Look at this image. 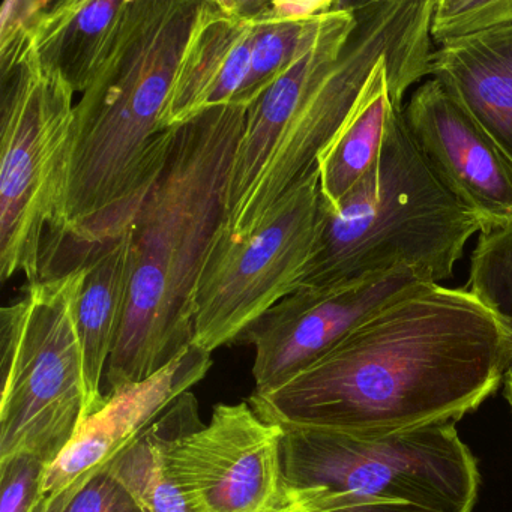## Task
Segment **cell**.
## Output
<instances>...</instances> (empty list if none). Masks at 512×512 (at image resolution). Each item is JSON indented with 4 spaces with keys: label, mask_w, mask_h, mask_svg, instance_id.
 <instances>
[{
    "label": "cell",
    "mask_w": 512,
    "mask_h": 512,
    "mask_svg": "<svg viewBox=\"0 0 512 512\" xmlns=\"http://www.w3.org/2000/svg\"><path fill=\"white\" fill-rule=\"evenodd\" d=\"M511 365L505 325L469 290L431 283L250 404L280 427L380 434L455 424L496 391Z\"/></svg>",
    "instance_id": "6da1fadb"
},
{
    "label": "cell",
    "mask_w": 512,
    "mask_h": 512,
    "mask_svg": "<svg viewBox=\"0 0 512 512\" xmlns=\"http://www.w3.org/2000/svg\"><path fill=\"white\" fill-rule=\"evenodd\" d=\"M200 2L128 0L106 64L74 107L61 235L43 268L79 265L131 230L169 160L176 130L161 127Z\"/></svg>",
    "instance_id": "7a4b0ae2"
},
{
    "label": "cell",
    "mask_w": 512,
    "mask_h": 512,
    "mask_svg": "<svg viewBox=\"0 0 512 512\" xmlns=\"http://www.w3.org/2000/svg\"><path fill=\"white\" fill-rule=\"evenodd\" d=\"M434 0L337 2L304 55L248 107L227 191L226 230L251 235L319 172L379 65L430 67Z\"/></svg>",
    "instance_id": "3957f363"
},
{
    "label": "cell",
    "mask_w": 512,
    "mask_h": 512,
    "mask_svg": "<svg viewBox=\"0 0 512 512\" xmlns=\"http://www.w3.org/2000/svg\"><path fill=\"white\" fill-rule=\"evenodd\" d=\"M247 107H215L178 128L169 160L131 227V283L107 365L109 391L142 382L194 341L196 296L215 239Z\"/></svg>",
    "instance_id": "277c9868"
},
{
    "label": "cell",
    "mask_w": 512,
    "mask_h": 512,
    "mask_svg": "<svg viewBox=\"0 0 512 512\" xmlns=\"http://www.w3.org/2000/svg\"><path fill=\"white\" fill-rule=\"evenodd\" d=\"M482 229L434 175L400 110L370 173L335 208L322 203L316 253L299 287L340 286L401 268L439 284Z\"/></svg>",
    "instance_id": "5b68a950"
},
{
    "label": "cell",
    "mask_w": 512,
    "mask_h": 512,
    "mask_svg": "<svg viewBox=\"0 0 512 512\" xmlns=\"http://www.w3.org/2000/svg\"><path fill=\"white\" fill-rule=\"evenodd\" d=\"M284 478L301 512H470L475 457L452 422L392 433L283 427Z\"/></svg>",
    "instance_id": "8992f818"
},
{
    "label": "cell",
    "mask_w": 512,
    "mask_h": 512,
    "mask_svg": "<svg viewBox=\"0 0 512 512\" xmlns=\"http://www.w3.org/2000/svg\"><path fill=\"white\" fill-rule=\"evenodd\" d=\"M83 278V262L44 275L0 310V460L29 454L50 466L85 421Z\"/></svg>",
    "instance_id": "52a82bcc"
},
{
    "label": "cell",
    "mask_w": 512,
    "mask_h": 512,
    "mask_svg": "<svg viewBox=\"0 0 512 512\" xmlns=\"http://www.w3.org/2000/svg\"><path fill=\"white\" fill-rule=\"evenodd\" d=\"M0 88V277L34 283L64 224L76 92L35 44Z\"/></svg>",
    "instance_id": "ba28073f"
},
{
    "label": "cell",
    "mask_w": 512,
    "mask_h": 512,
    "mask_svg": "<svg viewBox=\"0 0 512 512\" xmlns=\"http://www.w3.org/2000/svg\"><path fill=\"white\" fill-rule=\"evenodd\" d=\"M320 218L317 172L251 235L238 238L224 226L197 289L193 344L212 353L238 343L266 311L299 289L316 253Z\"/></svg>",
    "instance_id": "9c48e42d"
},
{
    "label": "cell",
    "mask_w": 512,
    "mask_h": 512,
    "mask_svg": "<svg viewBox=\"0 0 512 512\" xmlns=\"http://www.w3.org/2000/svg\"><path fill=\"white\" fill-rule=\"evenodd\" d=\"M167 416V467L191 511L301 512L284 478L283 427L250 403L218 404L203 424L188 391Z\"/></svg>",
    "instance_id": "30bf717a"
},
{
    "label": "cell",
    "mask_w": 512,
    "mask_h": 512,
    "mask_svg": "<svg viewBox=\"0 0 512 512\" xmlns=\"http://www.w3.org/2000/svg\"><path fill=\"white\" fill-rule=\"evenodd\" d=\"M431 283L427 272L401 268L340 286L299 287L239 340L251 344L256 353L253 395L280 388L368 317Z\"/></svg>",
    "instance_id": "8fae6325"
},
{
    "label": "cell",
    "mask_w": 512,
    "mask_h": 512,
    "mask_svg": "<svg viewBox=\"0 0 512 512\" xmlns=\"http://www.w3.org/2000/svg\"><path fill=\"white\" fill-rule=\"evenodd\" d=\"M404 124L439 181L482 227L512 221V169L472 116L430 79L403 107Z\"/></svg>",
    "instance_id": "7c38bea8"
},
{
    "label": "cell",
    "mask_w": 512,
    "mask_h": 512,
    "mask_svg": "<svg viewBox=\"0 0 512 512\" xmlns=\"http://www.w3.org/2000/svg\"><path fill=\"white\" fill-rule=\"evenodd\" d=\"M211 355L193 344L149 379L109 391L104 406L82 422L67 448L46 467L41 496L82 490L103 473L181 395L205 379Z\"/></svg>",
    "instance_id": "4fadbf2b"
},
{
    "label": "cell",
    "mask_w": 512,
    "mask_h": 512,
    "mask_svg": "<svg viewBox=\"0 0 512 512\" xmlns=\"http://www.w3.org/2000/svg\"><path fill=\"white\" fill-rule=\"evenodd\" d=\"M259 7V0L200 2L161 118L164 131L236 104L251 70Z\"/></svg>",
    "instance_id": "5bb4252c"
},
{
    "label": "cell",
    "mask_w": 512,
    "mask_h": 512,
    "mask_svg": "<svg viewBox=\"0 0 512 512\" xmlns=\"http://www.w3.org/2000/svg\"><path fill=\"white\" fill-rule=\"evenodd\" d=\"M430 76L472 116L512 169V25L434 50Z\"/></svg>",
    "instance_id": "9a60e30c"
},
{
    "label": "cell",
    "mask_w": 512,
    "mask_h": 512,
    "mask_svg": "<svg viewBox=\"0 0 512 512\" xmlns=\"http://www.w3.org/2000/svg\"><path fill=\"white\" fill-rule=\"evenodd\" d=\"M430 74L427 65L382 64L374 70L340 133L319 158L323 206L335 208L379 160L395 113L410 86Z\"/></svg>",
    "instance_id": "2e32d148"
},
{
    "label": "cell",
    "mask_w": 512,
    "mask_h": 512,
    "mask_svg": "<svg viewBox=\"0 0 512 512\" xmlns=\"http://www.w3.org/2000/svg\"><path fill=\"white\" fill-rule=\"evenodd\" d=\"M82 262L85 278L77 299L76 317L88 418L106 403L101 382L118 340L130 293L131 230L116 241L91 248Z\"/></svg>",
    "instance_id": "e0dca14e"
},
{
    "label": "cell",
    "mask_w": 512,
    "mask_h": 512,
    "mask_svg": "<svg viewBox=\"0 0 512 512\" xmlns=\"http://www.w3.org/2000/svg\"><path fill=\"white\" fill-rule=\"evenodd\" d=\"M127 7L128 0L50 2L35 35L41 61L76 94L88 91L112 53Z\"/></svg>",
    "instance_id": "ac0fdd59"
},
{
    "label": "cell",
    "mask_w": 512,
    "mask_h": 512,
    "mask_svg": "<svg viewBox=\"0 0 512 512\" xmlns=\"http://www.w3.org/2000/svg\"><path fill=\"white\" fill-rule=\"evenodd\" d=\"M167 428L166 410L104 472L124 487L142 512H193L167 467Z\"/></svg>",
    "instance_id": "d6986e66"
},
{
    "label": "cell",
    "mask_w": 512,
    "mask_h": 512,
    "mask_svg": "<svg viewBox=\"0 0 512 512\" xmlns=\"http://www.w3.org/2000/svg\"><path fill=\"white\" fill-rule=\"evenodd\" d=\"M262 7L263 2H260L250 74L236 101L238 106L247 109L304 55L319 35L328 14L304 22H280L262 17Z\"/></svg>",
    "instance_id": "ffe728a7"
},
{
    "label": "cell",
    "mask_w": 512,
    "mask_h": 512,
    "mask_svg": "<svg viewBox=\"0 0 512 512\" xmlns=\"http://www.w3.org/2000/svg\"><path fill=\"white\" fill-rule=\"evenodd\" d=\"M466 289L512 334V221L482 230Z\"/></svg>",
    "instance_id": "44dd1931"
},
{
    "label": "cell",
    "mask_w": 512,
    "mask_h": 512,
    "mask_svg": "<svg viewBox=\"0 0 512 512\" xmlns=\"http://www.w3.org/2000/svg\"><path fill=\"white\" fill-rule=\"evenodd\" d=\"M512 25V0H434L430 35L440 47Z\"/></svg>",
    "instance_id": "7402d4cb"
},
{
    "label": "cell",
    "mask_w": 512,
    "mask_h": 512,
    "mask_svg": "<svg viewBox=\"0 0 512 512\" xmlns=\"http://www.w3.org/2000/svg\"><path fill=\"white\" fill-rule=\"evenodd\" d=\"M50 2L7 0L0 13V77L7 76L35 44L38 26Z\"/></svg>",
    "instance_id": "603a6c76"
},
{
    "label": "cell",
    "mask_w": 512,
    "mask_h": 512,
    "mask_svg": "<svg viewBox=\"0 0 512 512\" xmlns=\"http://www.w3.org/2000/svg\"><path fill=\"white\" fill-rule=\"evenodd\" d=\"M46 467L29 454L0 460V512H32L41 497Z\"/></svg>",
    "instance_id": "cb8c5ba5"
},
{
    "label": "cell",
    "mask_w": 512,
    "mask_h": 512,
    "mask_svg": "<svg viewBox=\"0 0 512 512\" xmlns=\"http://www.w3.org/2000/svg\"><path fill=\"white\" fill-rule=\"evenodd\" d=\"M65 512H142L130 494L109 473L88 482Z\"/></svg>",
    "instance_id": "d4e9b609"
},
{
    "label": "cell",
    "mask_w": 512,
    "mask_h": 512,
    "mask_svg": "<svg viewBox=\"0 0 512 512\" xmlns=\"http://www.w3.org/2000/svg\"><path fill=\"white\" fill-rule=\"evenodd\" d=\"M337 2L332 0H301V2H263L262 17L280 22H304L329 13Z\"/></svg>",
    "instance_id": "484cf974"
},
{
    "label": "cell",
    "mask_w": 512,
    "mask_h": 512,
    "mask_svg": "<svg viewBox=\"0 0 512 512\" xmlns=\"http://www.w3.org/2000/svg\"><path fill=\"white\" fill-rule=\"evenodd\" d=\"M80 490H68L56 496H41L32 512H65Z\"/></svg>",
    "instance_id": "4316f807"
},
{
    "label": "cell",
    "mask_w": 512,
    "mask_h": 512,
    "mask_svg": "<svg viewBox=\"0 0 512 512\" xmlns=\"http://www.w3.org/2000/svg\"><path fill=\"white\" fill-rule=\"evenodd\" d=\"M505 385H506V398H508L509 404H511V409H512V365H511V368H509L508 373H506Z\"/></svg>",
    "instance_id": "83f0119b"
}]
</instances>
